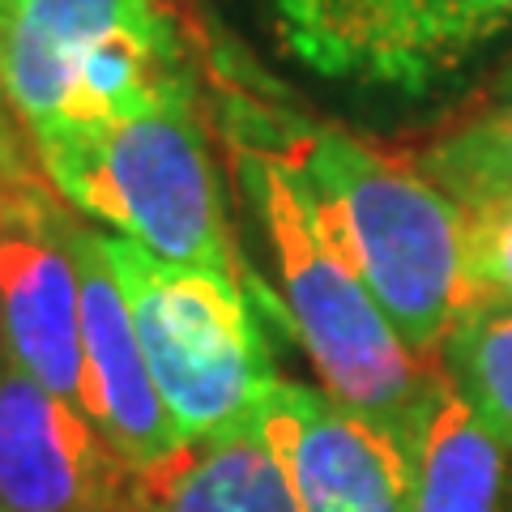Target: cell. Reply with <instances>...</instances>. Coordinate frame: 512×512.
<instances>
[{
    "instance_id": "obj_1",
    "label": "cell",
    "mask_w": 512,
    "mask_h": 512,
    "mask_svg": "<svg viewBox=\"0 0 512 512\" xmlns=\"http://www.w3.org/2000/svg\"><path fill=\"white\" fill-rule=\"evenodd\" d=\"M222 103L231 128L265 141L299 175L320 231L350 261L402 346L440 367L444 338L466 303L461 214L402 150L261 107L227 82Z\"/></svg>"
},
{
    "instance_id": "obj_2",
    "label": "cell",
    "mask_w": 512,
    "mask_h": 512,
    "mask_svg": "<svg viewBox=\"0 0 512 512\" xmlns=\"http://www.w3.org/2000/svg\"><path fill=\"white\" fill-rule=\"evenodd\" d=\"M231 141L252 210L278 261L282 308L325 380V393L384 427L414 457L444 372L402 346L350 261L320 231L299 175L252 133L231 128Z\"/></svg>"
},
{
    "instance_id": "obj_3",
    "label": "cell",
    "mask_w": 512,
    "mask_h": 512,
    "mask_svg": "<svg viewBox=\"0 0 512 512\" xmlns=\"http://www.w3.org/2000/svg\"><path fill=\"white\" fill-rule=\"evenodd\" d=\"M35 150L47 180L77 210L107 222L158 261L235 278L197 94L124 120L47 124L35 133Z\"/></svg>"
},
{
    "instance_id": "obj_4",
    "label": "cell",
    "mask_w": 512,
    "mask_h": 512,
    "mask_svg": "<svg viewBox=\"0 0 512 512\" xmlns=\"http://www.w3.org/2000/svg\"><path fill=\"white\" fill-rule=\"evenodd\" d=\"M103 252L180 440L256 427L278 376L235 278L158 261L124 235H103Z\"/></svg>"
},
{
    "instance_id": "obj_5",
    "label": "cell",
    "mask_w": 512,
    "mask_h": 512,
    "mask_svg": "<svg viewBox=\"0 0 512 512\" xmlns=\"http://www.w3.org/2000/svg\"><path fill=\"white\" fill-rule=\"evenodd\" d=\"M278 39L312 73L427 94L512 30V0H269Z\"/></svg>"
},
{
    "instance_id": "obj_6",
    "label": "cell",
    "mask_w": 512,
    "mask_h": 512,
    "mask_svg": "<svg viewBox=\"0 0 512 512\" xmlns=\"http://www.w3.org/2000/svg\"><path fill=\"white\" fill-rule=\"evenodd\" d=\"M0 342L47 393L82 410V286L69 218L35 184H0Z\"/></svg>"
},
{
    "instance_id": "obj_7",
    "label": "cell",
    "mask_w": 512,
    "mask_h": 512,
    "mask_svg": "<svg viewBox=\"0 0 512 512\" xmlns=\"http://www.w3.org/2000/svg\"><path fill=\"white\" fill-rule=\"evenodd\" d=\"M256 431L278 457L299 512H410L414 457L329 393L274 380Z\"/></svg>"
},
{
    "instance_id": "obj_8",
    "label": "cell",
    "mask_w": 512,
    "mask_h": 512,
    "mask_svg": "<svg viewBox=\"0 0 512 512\" xmlns=\"http://www.w3.org/2000/svg\"><path fill=\"white\" fill-rule=\"evenodd\" d=\"M133 470L0 342V512H128Z\"/></svg>"
},
{
    "instance_id": "obj_9",
    "label": "cell",
    "mask_w": 512,
    "mask_h": 512,
    "mask_svg": "<svg viewBox=\"0 0 512 512\" xmlns=\"http://www.w3.org/2000/svg\"><path fill=\"white\" fill-rule=\"evenodd\" d=\"M69 252L82 286V414L128 470H146L184 440L150 380L103 235L69 222Z\"/></svg>"
},
{
    "instance_id": "obj_10",
    "label": "cell",
    "mask_w": 512,
    "mask_h": 512,
    "mask_svg": "<svg viewBox=\"0 0 512 512\" xmlns=\"http://www.w3.org/2000/svg\"><path fill=\"white\" fill-rule=\"evenodd\" d=\"M163 18L150 0H0V94L39 133L64 111L94 43Z\"/></svg>"
},
{
    "instance_id": "obj_11",
    "label": "cell",
    "mask_w": 512,
    "mask_h": 512,
    "mask_svg": "<svg viewBox=\"0 0 512 512\" xmlns=\"http://www.w3.org/2000/svg\"><path fill=\"white\" fill-rule=\"evenodd\" d=\"M128 512H299L291 483L256 427L184 440L175 453L133 470Z\"/></svg>"
},
{
    "instance_id": "obj_12",
    "label": "cell",
    "mask_w": 512,
    "mask_h": 512,
    "mask_svg": "<svg viewBox=\"0 0 512 512\" xmlns=\"http://www.w3.org/2000/svg\"><path fill=\"white\" fill-rule=\"evenodd\" d=\"M410 512H512V448L448 380L414 444Z\"/></svg>"
},
{
    "instance_id": "obj_13",
    "label": "cell",
    "mask_w": 512,
    "mask_h": 512,
    "mask_svg": "<svg viewBox=\"0 0 512 512\" xmlns=\"http://www.w3.org/2000/svg\"><path fill=\"white\" fill-rule=\"evenodd\" d=\"M406 158L457 214L508 205L512 201V103H483L478 111H466L461 120L436 128Z\"/></svg>"
},
{
    "instance_id": "obj_14",
    "label": "cell",
    "mask_w": 512,
    "mask_h": 512,
    "mask_svg": "<svg viewBox=\"0 0 512 512\" xmlns=\"http://www.w3.org/2000/svg\"><path fill=\"white\" fill-rule=\"evenodd\" d=\"M440 372L512 448V312H461L444 338Z\"/></svg>"
},
{
    "instance_id": "obj_15",
    "label": "cell",
    "mask_w": 512,
    "mask_h": 512,
    "mask_svg": "<svg viewBox=\"0 0 512 512\" xmlns=\"http://www.w3.org/2000/svg\"><path fill=\"white\" fill-rule=\"evenodd\" d=\"M466 244V308L512 312V201L478 214H461Z\"/></svg>"
},
{
    "instance_id": "obj_16",
    "label": "cell",
    "mask_w": 512,
    "mask_h": 512,
    "mask_svg": "<svg viewBox=\"0 0 512 512\" xmlns=\"http://www.w3.org/2000/svg\"><path fill=\"white\" fill-rule=\"evenodd\" d=\"M150 5L163 9L167 18H175L180 26H197V22H192V0H150Z\"/></svg>"
},
{
    "instance_id": "obj_17",
    "label": "cell",
    "mask_w": 512,
    "mask_h": 512,
    "mask_svg": "<svg viewBox=\"0 0 512 512\" xmlns=\"http://www.w3.org/2000/svg\"><path fill=\"white\" fill-rule=\"evenodd\" d=\"M487 103H512V64H508V69H504V73L491 82V90H487Z\"/></svg>"
}]
</instances>
